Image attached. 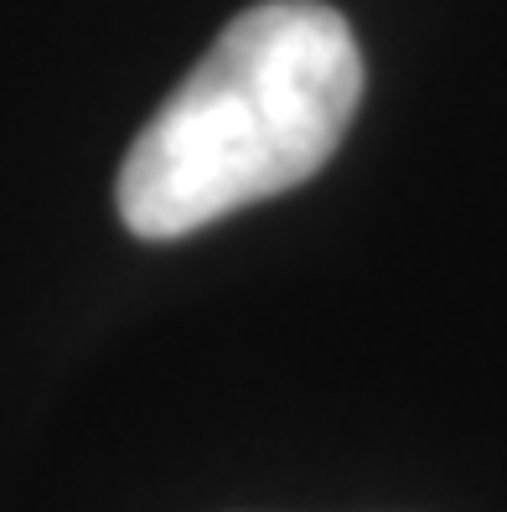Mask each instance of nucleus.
Segmentation results:
<instances>
[{
  "label": "nucleus",
  "instance_id": "nucleus-1",
  "mask_svg": "<svg viewBox=\"0 0 507 512\" xmlns=\"http://www.w3.org/2000/svg\"><path fill=\"white\" fill-rule=\"evenodd\" d=\"M357 99L363 52L332 6H249L135 135L114 187L119 218L166 244L301 187L332 161Z\"/></svg>",
  "mask_w": 507,
  "mask_h": 512
}]
</instances>
